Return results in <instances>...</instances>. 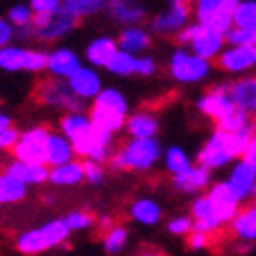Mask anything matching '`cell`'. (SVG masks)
I'll return each instance as SVG.
<instances>
[{
    "label": "cell",
    "mask_w": 256,
    "mask_h": 256,
    "mask_svg": "<svg viewBox=\"0 0 256 256\" xmlns=\"http://www.w3.org/2000/svg\"><path fill=\"white\" fill-rule=\"evenodd\" d=\"M53 128L46 126V124H34V126H28L23 130H18V138H16L14 146H12L10 154L18 160H30V162H44V154H46V140L48 133Z\"/></svg>",
    "instance_id": "7c38bea8"
},
{
    "label": "cell",
    "mask_w": 256,
    "mask_h": 256,
    "mask_svg": "<svg viewBox=\"0 0 256 256\" xmlns=\"http://www.w3.org/2000/svg\"><path fill=\"white\" fill-rule=\"evenodd\" d=\"M76 158L74 144L64 138L60 130H50L46 140V154H44V162L48 167L60 165V162H66V160Z\"/></svg>",
    "instance_id": "f1b7e54d"
},
{
    "label": "cell",
    "mask_w": 256,
    "mask_h": 256,
    "mask_svg": "<svg viewBox=\"0 0 256 256\" xmlns=\"http://www.w3.org/2000/svg\"><path fill=\"white\" fill-rule=\"evenodd\" d=\"M208 194V199L213 202L215 210L220 213V218H222L224 224H229V220L236 215V210H238L240 202L234 197V192L229 190V186L224 181H210V186L204 190Z\"/></svg>",
    "instance_id": "4316f807"
},
{
    "label": "cell",
    "mask_w": 256,
    "mask_h": 256,
    "mask_svg": "<svg viewBox=\"0 0 256 256\" xmlns=\"http://www.w3.org/2000/svg\"><path fill=\"white\" fill-rule=\"evenodd\" d=\"M190 10H192V21L202 23V26H210L220 10V0H192Z\"/></svg>",
    "instance_id": "8d00e7d4"
},
{
    "label": "cell",
    "mask_w": 256,
    "mask_h": 256,
    "mask_svg": "<svg viewBox=\"0 0 256 256\" xmlns=\"http://www.w3.org/2000/svg\"><path fill=\"white\" fill-rule=\"evenodd\" d=\"M224 183L234 192V197L242 204V202H247V199H252V190H254V183H256V172L247 165L245 160L236 158L234 162H231L229 176L224 178Z\"/></svg>",
    "instance_id": "ffe728a7"
},
{
    "label": "cell",
    "mask_w": 256,
    "mask_h": 256,
    "mask_svg": "<svg viewBox=\"0 0 256 256\" xmlns=\"http://www.w3.org/2000/svg\"><path fill=\"white\" fill-rule=\"evenodd\" d=\"M160 162H162V170L170 176L181 174L183 170L194 162L192 156L188 154V149H183L181 144H170V146H162V156H160Z\"/></svg>",
    "instance_id": "4dcf8cb0"
},
{
    "label": "cell",
    "mask_w": 256,
    "mask_h": 256,
    "mask_svg": "<svg viewBox=\"0 0 256 256\" xmlns=\"http://www.w3.org/2000/svg\"><path fill=\"white\" fill-rule=\"evenodd\" d=\"M213 181V172L208 170V167L199 165V162H192L188 170H183L181 174H174L172 176V186H174L176 192H181V194H199L204 192L208 186Z\"/></svg>",
    "instance_id": "ac0fdd59"
},
{
    "label": "cell",
    "mask_w": 256,
    "mask_h": 256,
    "mask_svg": "<svg viewBox=\"0 0 256 256\" xmlns=\"http://www.w3.org/2000/svg\"><path fill=\"white\" fill-rule=\"evenodd\" d=\"M162 144L158 138H126V142L114 146L108 167L112 172H133L149 174L160 165Z\"/></svg>",
    "instance_id": "6da1fadb"
},
{
    "label": "cell",
    "mask_w": 256,
    "mask_h": 256,
    "mask_svg": "<svg viewBox=\"0 0 256 256\" xmlns=\"http://www.w3.org/2000/svg\"><path fill=\"white\" fill-rule=\"evenodd\" d=\"M103 7H106V0H64L62 2V10L69 12L78 21H85V18L101 14Z\"/></svg>",
    "instance_id": "836d02e7"
},
{
    "label": "cell",
    "mask_w": 256,
    "mask_h": 256,
    "mask_svg": "<svg viewBox=\"0 0 256 256\" xmlns=\"http://www.w3.org/2000/svg\"><path fill=\"white\" fill-rule=\"evenodd\" d=\"M231 26L256 32V0H240L231 18Z\"/></svg>",
    "instance_id": "e575fe53"
},
{
    "label": "cell",
    "mask_w": 256,
    "mask_h": 256,
    "mask_svg": "<svg viewBox=\"0 0 256 256\" xmlns=\"http://www.w3.org/2000/svg\"><path fill=\"white\" fill-rule=\"evenodd\" d=\"M165 71L170 76V80H174L176 85L183 87L204 85L213 76V62L197 53H192L188 46H176L170 53V58H167Z\"/></svg>",
    "instance_id": "277c9868"
},
{
    "label": "cell",
    "mask_w": 256,
    "mask_h": 256,
    "mask_svg": "<svg viewBox=\"0 0 256 256\" xmlns=\"http://www.w3.org/2000/svg\"><path fill=\"white\" fill-rule=\"evenodd\" d=\"M234 160H236V154L229 144V133L215 126V130L208 135V138L204 140V144L199 146L194 162L208 167L210 172H218V170L229 167Z\"/></svg>",
    "instance_id": "30bf717a"
},
{
    "label": "cell",
    "mask_w": 256,
    "mask_h": 256,
    "mask_svg": "<svg viewBox=\"0 0 256 256\" xmlns=\"http://www.w3.org/2000/svg\"><path fill=\"white\" fill-rule=\"evenodd\" d=\"M128 242H130V231L128 226L124 224H112L108 229H103V236H101V247L106 254H122L126 252Z\"/></svg>",
    "instance_id": "1f68e13d"
},
{
    "label": "cell",
    "mask_w": 256,
    "mask_h": 256,
    "mask_svg": "<svg viewBox=\"0 0 256 256\" xmlns=\"http://www.w3.org/2000/svg\"><path fill=\"white\" fill-rule=\"evenodd\" d=\"M117 46L122 50H128L133 55H142L149 53L151 46H154V34L144 23L138 26H124L122 32L117 34Z\"/></svg>",
    "instance_id": "cb8c5ba5"
},
{
    "label": "cell",
    "mask_w": 256,
    "mask_h": 256,
    "mask_svg": "<svg viewBox=\"0 0 256 256\" xmlns=\"http://www.w3.org/2000/svg\"><path fill=\"white\" fill-rule=\"evenodd\" d=\"M78 23H80L78 18H74L62 7L55 12H48V14H34L30 23V37L32 42H42V44L62 42L69 34H74Z\"/></svg>",
    "instance_id": "8992f818"
},
{
    "label": "cell",
    "mask_w": 256,
    "mask_h": 256,
    "mask_svg": "<svg viewBox=\"0 0 256 256\" xmlns=\"http://www.w3.org/2000/svg\"><path fill=\"white\" fill-rule=\"evenodd\" d=\"M122 133H126L128 138H158L160 119L154 110H149V108L128 112Z\"/></svg>",
    "instance_id": "44dd1931"
},
{
    "label": "cell",
    "mask_w": 256,
    "mask_h": 256,
    "mask_svg": "<svg viewBox=\"0 0 256 256\" xmlns=\"http://www.w3.org/2000/svg\"><path fill=\"white\" fill-rule=\"evenodd\" d=\"M165 229H167V234L176 236V238H186V236L194 229V222H192L190 215H174V218L167 220Z\"/></svg>",
    "instance_id": "ee69618b"
},
{
    "label": "cell",
    "mask_w": 256,
    "mask_h": 256,
    "mask_svg": "<svg viewBox=\"0 0 256 256\" xmlns=\"http://www.w3.org/2000/svg\"><path fill=\"white\" fill-rule=\"evenodd\" d=\"M117 48H119L117 46V37H112V34H98V37H94L85 46L82 62L90 64V66H96V69H106L108 60L114 55Z\"/></svg>",
    "instance_id": "83f0119b"
},
{
    "label": "cell",
    "mask_w": 256,
    "mask_h": 256,
    "mask_svg": "<svg viewBox=\"0 0 256 256\" xmlns=\"http://www.w3.org/2000/svg\"><path fill=\"white\" fill-rule=\"evenodd\" d=\"M112 224H114V218H112V215H98V218H96V226H101V229H108V226H112Z\"/></svg>",
    "instance_id": "681fc988"
},
{
    "label": "cell",
    "mask_w": 256,
    "mask_h": 256,
    "mask_svg": "<svg viewBox=\"0 0 256 256\" xmlns=\"http://www.w3.org/2000/svg\"><path fill=\"white\" fill-rule=\"evenodd\" d=\"M167 2H170V0H167Z\"/></svg>",
    "instance_id": "db71d44e"
},
{
    "label": "cell",
    "mask_w": 256,
    "mask_h": 256,
    "mask_svg": "<svg viewBox=\"0 0 256 256\" xmlns=\"http://www.w3.org/2000/svg\"><path fill=\"white\" fill-rule=\"evenodd\" d=\"M146 21H149L146 28L151 30L154 37H160V39L176 37V32L192 21L190 0H170L167 7H162L158 14H154Z\"/></svg>",
    "instance_id": "9c48e42d"
},
{
    "label": "cell",
    "mask_w": 256,
    "mask_h": 256,
    "mask_svg": "<svg viewBox=\"0 0 256 256\" xmlns=\"http://www.w3.org/2000/svg\"><path fill=\"white\" fill-rule=\"evenodd\" d=\"M18 130L21 128L14 124V119L0 110V151H12L16 138H18Z\"/></svg>",
    "instance_id": "74e56055"
},
{
    "label": "cell",
    "mask_w": 256,
    "mask_h": 256,
    "mask_svg": "<svg viewBox=\"0 0 256 256\" xmlns=\"http://www.w3.org/2000/svg\"><path fill=\"white\" fill-rule=\"evenodd\" d=\"M64 0H28V5L32 7L34 14H48V12H55L62 7Z\"/></svg>",
    "instance_id": "bcb514c9"
},
{
    "label": "cell",
    "mask_w": 256,
    "mask_h": 256,
    "mask_svg": "<svg viewBox=\"0 0 256 256\" xmlns=\"http://www.w3.org/2000/svg\"><path fill=\"white\" fill-rule=\"evenodd\" d=\"M190 218H192V222H194V229L206 231V234H210V236H218L220 231L226 226V224L222 222V218H220V213L215 210L213 202L208 199L206 192L194 194V199H192V204H190Z\"/></svg>",
    "instance_id": "2e32d148"
},
{
    "label": "cell",
    "mask_w": 256,
    "mask_h": 256,
    "mask_svg": "<svg viewBox=\"0 0 256 256\" xmlns=\"http://www.w3.org/2000/svg\"><path fill=\"white\" fill-rule=\"evenodd\" d=\"M252 117L247 114L245 110H240V108H234L231 112H226L220 122H215V126L222 128V130H226V133H234V130H238V128H242L245 124H250Z\"/></svg>",
    "instance_id": "f35d334b"
},
{
    "label": "cell",
    "mask_w": 256,
    "mask_h": 256,
    "mask_svg": "<svg viewBox=\"0 0 256 256\" xmlns=\"http://www.w3.org/2000/svg\"><path fill=\"white\" fill-rule=\"evenodd\" d=\"M240 160H245L247 165H250L252 170L256 172V130H254V135L250 138V142H247L245 151L240 154Z\"/></svg>",
    "instance_id": "c3c4849f"
},
{
    "label": "cell",
    "mask_w": 256,
    "mask_h": 256,
    "mask_svg": "<svg viewBox=\"0 0 256 256\" xmlns=\"http://www.w3.org/2000/svg\"><path fill=\"white\" fill-rule=\"evenodd\" d=\"M128 218L133 220L140 226H146V229H154L162 222V204L156 197H135L133 202L128 204Z\"/></svg>",
    "instance_id": "7402d4cb"
},
{
    "label": "cell",
    "mask_w": 256,
    "mask_h": 256,
    "mask_svg": "<svg viewBox=\"0 0 256 256\" xmlns=\"http://www.w3.org/2000/svg\"><path fill=\"white\" fill-rule=\"evenodd\" d=\"M64 220L69 224L71 234H85V231H92L96 226V215L85 210V208H76V210L64 215Z\"/></svg>",
    "instance_id": "d590c367"
},
{
    "label": "cell",
    "mask_w": 256,
    "mask_h": 256,
    "mask_svg": "<svg viewBox=\"0 0 256 256\" xmlns=\"http://www.w3.org/2000/svg\"><path fill=\"white\" fill-rule=\"evenodd\" d=\"M5 172H10L12 176H16L18 181H23L28 188H39L48 183V165L46 162H30V160H18L12 158V162H7Z\"/></svg>",
    "instance_id": "d4e9b609"
},
{
    "label": "cell",
    "mask_w": 256,
    "mask_h": 256,
    "mask_svg": "<svg viewBox=\"0 0 256 256\" xmlns=\"http://www.w3.org/2000/svg\"><path fill=\"white\" fill-rule=\"evenodd\" d=\"M30 188L23 181H18L16 176H12L10 172H0V208L16 206L28 197Z\"/></svg>",
    "instance_id": "f546056e"
},
{
    "label": "cell",
    "mask_w": 256,
    "mask_h": 256,
    "mask_svg": "<svg viewBox=\"0 0 256 256\" xmlns=\"http://www.w3.org/2000/svg\"><path fill=\"white\" fill-rule=\"evenodd\" d=\"M176 46H188L192 53L215 62L220 50L224 48V32H220L213 26H202L197 21H190L186 28L176 32Z\"/></svg>",
    "instance_id": "5b68a950"
},
{
    "label": "cell",
    "mask_w": 256,
    "mask_h": 256,
    "mask_svg": "<svg viewBox=\"0 0 256 256\" xmlns=\"http://www.w3.org/2000/svg\"><path fill=\"white\" fill-rule=\"evenodd\" d=\"M226 226H229L231 238L242 242L247 250L256 245V199H252V202L247 199V202L240 204Z\"/></svg>",
    "instance_id": "5bb4252c"
},
{
    "label": "cell",
    "mask_w": 256,
    "mask_h": 256,
    "mask_svg": "<svg viewBox=\"0 0 256 256\" xmlns=\"http://www.w3.org/2000/svg\"><path fill=\"white\" fill-rule=\"evenodd\" d=\"M0 110H2V106H0Z\"/></svg>",
    "instance_id": "f5cc1de1"
},
{
    "label": "cell",
    "mask_w": 256,
    "mask_h": 256,
    "mask_svg": "<svg viewBox=\"0 0 256 256\" xmlns=\"http://www.w3.org/2000/svg\"><path fill=\"white\" fill-rule=\"evenodd\" d=\"M82 174H85V181L90 186H103L108 178V170L103 162H96V160H90V158H82Z\"/></svg>",
    "instance_id": "ab89813d"
},
{
    "label": "cell",
    "mask_w": 256,
    "mask_h": 256,
    "mask_svg": "<svg viewBox=\"0 0 256 256\" xmlns=\"http://www.w3.org/2000/svg\"><path fill=\"white\" fill-rule=\"evenodd\" d=\"M218 69L226 76H242L256 69V44H224L218 55Z\"/></svg>",
    "instance_id": "8fae6325"
},
{
    "label": "cell",
    "mask_w": 256,
    "mask_h": 256,
    "mask_svg": "<svg viewBox=\"0 0 256 256\" xmlns=\"http://www.w3.org/2000/svg\"><path fill=\"white\" fill-rule=\"evenodd\" d=\"M160 71V64L158 60L149 53H142V55H135V76L138 78H156Z\"/></svg>",
    "instance_id": "60d3db41"
},
{
    "label": "cell",
    "mask_w": 256,
    "mask_h": 256,
    "mask_svg": "<svg viewBox=\"0 0 256 256\" xmlns=\"http://www.w3.org/2000/svg\"><path fill=\"white\" fill-rule=\"evenodd\" d=\"M238 2L240 0H220V10L210 26L218 28L220 32L226 30V28L231 26V18H234V12H236V7H238Z\"/></svg>",
    "instance_id": "b9f144b4"
},
{
    "label": "cell",
    "mask_w": 256,
    "mask_h": 256,
    "mask_svg": "<svg viewBox=\"0 0 256 256\" xmlns=\"http://www.w3.org/2000/svg\"><path fill=\"white\" fill-rule=\"evenodd\" d=\"M190 2H192V0H190Z\"/></svg>",
    "instance_id": "11a10c76"
},
{
    "label": "cell",
    "mask_w": 256,
    "mask_h": 256,
    "mask_svg": "<svg viewBox=\"0 0 256 256\" xmlns=\"http://www.w3.org/2000/svg\"><path fill=\"white\" fill-rule=\"evenodd\" d=\"M32 16H34V12H32V7L28 5V2H16V5H12L10 10H7L5 18L14 28H21V26H28V23H32Z\"/></svg>",
    "instance_id": "7bdbcfd3"
},
{
    "label": "cell",
    "mask_w": 256,
    "mask_h": 256,
    "mask_svg": "<svg viewBox=\"0 0 256 256\" xmlns=\"http://www.w3.org/2000/svg\"><path fill=\"white\" fill-rule=\"evenodd\" d=\"M186 238H188V250L190 252H206L210 247V242H213V236L199 229H192Z\"/></svg>",
    "instance_id": "f6af8a7d"
},
{
    "label": "cell",
    "mask_w": 256,
    "mask_h": 256,
    "mask_svg": "<svg viewBox=\"0 0 256 256\" xmlns=\"http://www.w3.org/2000/svg\"><path fill=\"white\" fill-rule=\"evenodd\" d=\"M69 238H71V229L66 224V220L53 218V220H46L39 226L21 231L14 240V247L21 254L34 256V254H46V252L60 250V247H64L69 242Z\"/></svg>",
    "instance_id": "3957f363"
},
{
    "label": "cell",
    "mask_w": 256,
    "mask_h": 256,
    "mask_svg": "<svg viewBox=\"0 0 256 256\" xmlns=\"http://www.w3.org/2000/svg\"><path fill=\"white\" fill-rule=\"evenodd\" d=\"M46 53L44 48H30V46H18V44L10 42L5 46H0V71L7 74H46Z\"/></svg>",
    "instance_id": "52a82bcc"
},
{
    "label": "cell",
    "mask_w": 256,
    "mask_h": 256,
    "mask_svg": "<svg viewBox=\"0 0 256 256\" xmlns=\"http://www.w3.org/2000/svg\"><path fill=\"white\" fill-rule=\"evenodd\" d=\"M48 183L53 188H76L80 183H85L82 158H71L66 162L48 167Z\"/></svg>",
    "instance_id": "484cf974"
},
{
    "label": "cell",
    "mask_w": 256,
    "mask_h": 256,
    "mask_svg": "<svg viewBox=\"0 0 256 256\" xmlns=\"http://www.w3.org/2000/svg\"><path fill=\"white\" fill-rule=\"evenodd\" d=\"M34 98H37L39 106L48 108V110H55V112H60V114L85 110V101H80L78 96L69 90L66 80L53 78V76L39 82L37 90H34Z\"/></svg>",
    "instance_id": "ba28073f"
},
{
    "label": "cell",
    "mask_w": 256,
    "mask_h": 256,
    "mask_svg": "<svg viewBox=\"0 0 256 256\" xmlns=\"http://www.w3.org/2000/svg\"><path fill=\"white\" fill-rule=\"evenodd\" d=\"M10 42H16V28L7 21L5 16H0V46H5Z\"/></svg>",
    "instance_id": "7dc6e473"
},
{
    "label": "cell",
    "mask_w": 256,
    "mask_h": 256,
    "mask_svg": "<svg viewBox=\"0 0 256 256\" xmlns=\"http://www.w3.org/2000/svg\"><path fill=\"white\" fill-rule=\"evenodd\" d=\"M234 108H236V103L231 98L229 82H215V85H210L197 98V112L202 117L210 119V122H220Z\"/></svg>",
    "instance_id": "4fadbf2b"
},
{
    "label": "cell",
    "mask_w": 256,
    "mask_h": 256,
    "mask_svg": "<svg viewBox=\"0 0 256 256\" xmlns=\"http://www.w3.org/2000/svg\"><path fill=\"white\" fill-rule=\"evenodd\" d=\"M66 85L69 90L78 96L80 101L90 103L98 92L103 90V76H101V69H96V66H90V64H80V69L76 74H71L66 78Z\"/></svg>",
    "instance_id": "e0dca14e"
},
{
    "label": "cell",
    "mask_w": 256,
    "mask_h": 256,
    "mask_svg": "<svg viewBox=\"0 0 256 256\" xmlns=\"http://www.w3.org/2000/svg\"><path fill=\"white\" fill-rule=\"evenodd\" d=\"M44 202H46V204H55V197H53V194H46V197H44Z\"/></svg>",
    "instance_id": "f907efd6"
},
{
    "label": "cell",
    "mask_w": 256,
    "mask_h": 256,
    "mask_svg": "<svg viewBox=\"0 0 256 256\" xmlns=\"http://www.w3.org/2000/svg\"><path fill=\"white\" fill-rule=\"evenodd\" d=\"M229 92L236 108L245 110L252 119H256V74L236 76L229 82Z\"/></svg>",
    "instance_id": "603a6c76"
},
{
    "label": "cell",
    "mask_w": 256,
    "mask_h": 256,
    "mask_svg": "<svg viewBox=\"0 0 256 256\" xmlns=\"http://www.w3.org/2000/svg\"><path fill=\"white\" fill-rule=\"evenodd\" d=\"M252 199H256V183H254V190H252Z\"/></svg>",
    "instance_id": "816d5d0a"
},
{
    "label": "cell",
    "mask_w": 256,
    "mask_h": 256,
    "mask_svg": "<svg viewBox=\"0 0 256 256\" xmlns=\"http://www.w3.org/2000/svg\"><path fill=\"white\" fill-rule=\"evenodd\" d=\"M106 71L114 78H130V76H135V55L117 48L114 55L108 60Z\"/></svg>",
    "instance_id": "d6a6232c"
},
{
    "label": "cell",
    "mask_w": 256,
    "mask_h": 256,
    "mask_svg": "<svg viewBox=\"0 0 256 256\" xmlns=\"http://www.w3.org/2000/svg\"><path fill=\"white\" fill-rule=\"evenodd\" d=\"M128 112H130V103H128L126 94L119 87L103 85V90L90 101L87 114L96 128L117 135L124 130V122H126Z\"/></svg>",
    "instance_id": "7a4b0ae2"
},
{
    "label": "cell",
    "mask_w": 256,
    "mask_h": 256,
    "mask_svg": "<svg viewBox=\"0 0 256 256\" xmlns=\"http://www.w3.org/2000/svg\"><path fill=\"white\" fill-rule=\"evenodd\" d=\"M80 64H82V58L69 46H55L46 53V74L53 78L66 80L80 69Z\"/></svg>",
    "instance_id": "d6986e66"
},
{
    "label": "cell",
    "mask_w": 256,
    "mask_h": 256,
    "mask_svg": "<svg viewBox=\"0 0 256 256\" xmlns=\"http://www.w3.org/2000/svg\"><path fill=\"white\" fill-rule=\"evenodd\" d=\"M112 23L117 26H138V23H146L149 18V7L146 0H106L103 7Z\"/></svg>",
    "instance_id": "9a60e30c"
}]
</instances>
